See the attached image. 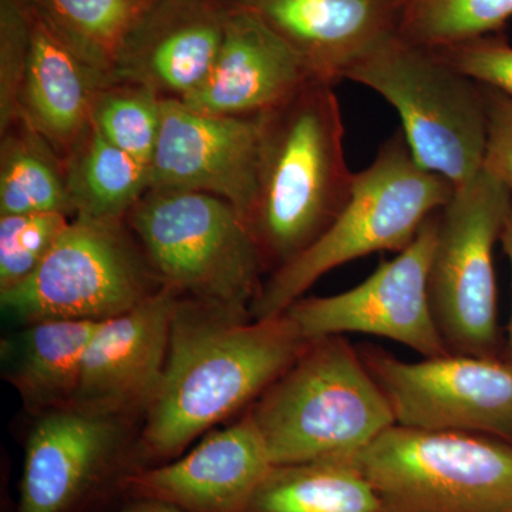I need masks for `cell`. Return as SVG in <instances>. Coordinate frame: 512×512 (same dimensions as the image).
<instances>
[{"instance_id": "6da1fadb", "label": "cell", "mask_w": 512, "mask_h": 512, "mask_svg": "<svg viewBox=\"0 0 512 512\" xmlns=\"http://www.w3.org/2000/svg\"><path fill=\"white\" fill-rule=\"evenodd\" d=\"M306 343L286 313L254 319L178 296L163 379L134 448L138 468L175 460L205 431L251 407Z\"/></svg>"}, {"instance_id": "7a4b0ae2", "label": "cell", "mask_w": 512, "mask_h": 512, "mask_svg": "<svg viewBox=\"0 0 512 512\" xmlns=\"http://www.w3.org/2000/svg\"><path fill=\"white\" fill-rule=\"evenodd\" d=\"M258 184L247 225L266 274L298 258L335 222L352 192L333 84L311 79L259 114Z\"/></svg>"}, {"instance_id": "3957f363", "label": "cell", "mask_w": 512, "mask_h": 512, "mask_svg": "<svg viewBox=\"0 0 512 512\" xmlns=\"http://www.w3.org/2000/svg\"><path fill=\"white\" fill-rule=\"evenodd\" d=\"M248 413L275 467L352 457L396 424L359 350L342 335L308 340Z\"/></svg>"}, {"instance_id": "277c9868", "label": "cell", "mask_w": 512, "mask_h": 512, "mask_svg": "<svg viewBox=\"0 0 512 512\" xmlns=\"http://www.w3.org/2000/svg\"><path fill=\"white\" fill-rule=\"evenodd\" d=\"M446 178L414 160L402 128L384 141L373 163L353 175L348 204L328 231L298 258L269 275L252 318L282 315L332 269L376 254L402 252L454 194Z\"/></svg>"}, {"instance_id": "5b68a950", "label": "cell", "mask_w": 512, "mask_h": 512, "mask_svg": "<svg viewBox=\"0 0 512 512\" xmlns=\"http://www.w3.org/2000/svg\"><path fill=\"white\" fill-rule=\"evenodd\" d=\"M126 222L161 285L252 315L266 269L231 202L207 192L148 190Z\"/></svg>"}, {"instance_id": "8992f818", "label": "cell", "mask_w": 512, "mask_h": 512, "mask_svg": "<svg viewBox=\"0 0 512 512\" xmlns=\"http://www.w3.org/2000/svg\"><path fill=\"white\" fill-rule=\"evenodd\" d=\"M345 80L380 94L402 119L414 160L463 187L483 171L487 110L483 84L448 64L437 50L399 33L357 62Z\"/></svg>"}, {"instance_id": "52a82bcc", "label": "cell", "mask_w": 512, "mask_h": 512, "mask_svg": "<svg viewBox=\"0 0 512 512\" xmlns=\"http://www.w3.org/2000/svg\"><path fill=\"white\" fill-rule=\"evenodd\" d=\"M383 512H512V443L394 426L349 457Z\"/></svg>"}, {"instance_id": "ba28073f", "label": "cell", "mask_w": 512, "mask_h": 512, "mask_svg": "<svg viewBox=\"0 0 512 512\" xmlns=\"http://www.w3.org/2000/svg\"><path fill=\"white\" fill-rule=\"evenodd\" d=\"M163 288L126 220L77 215L35 272L0 292L20 325L40 320H104Z\"/></svg>"}, {"instance_id": "9c48e42d", "label": "cell", "mask_w": 512, "mask_h": 512, "mask_svg": "<svg viewBox=\"0 0 512 512\" xmlns=\"http://www.w3.org/2000/svg\"><path fill=\"white\" fill-rule=\"evenodd\" d=\"M511 207L512 192L483 168L437 215L429 298L450 353L505 357L493 252Z\"/></svg>"}, {"instance_id": "30bf717a", "label": "cell", "mask_w": 512, "mask_h": 512, "mask_svg": "<svg viewBox=\"0 0 512 512\" xmlns=\"http://www.w3.org/2000/svg\"><path fill=\"white\" fill-rule=\"evenodd\" d=\"M360 356L392 407L397 426L466 431L512 443V360L448 355L406 362L365 346Z\"/></svg>"}, {"instance_id": "8fae6325", "label": "cell", "mask_w": 512, "mask_h": 512, "mask_svg": "<svg viewBox=\"0 0 512 512\" xmlns=\"http://www.w3.org/2000/svg\"><path fill=\"white\" fill-rule=\"evenodd\" d=\"M130 420L66 407L37 417L16 512H89L138 470Z\"/></svg>"}, {"instance_id": "7c38bea8", "label": "cell", "mask_w": 512, "mask_h": 512, "mask_svg": "<svg viewBox=\"0 0 512 512\" xmlns=\"http://www.w3.org/2000/svg\"><path fill=\"white\" fill-rule=\"evenodd\" d=\"M439 212L431 215L409 247L382 262L362 284L322 298H302L284 313L303 338L362 333L400 343L423 357L450 353L429 298V272Z\"/></svg>"}, {"instance_id": "4fadbf2b", "label": "cell", "mask_w": 512, "mask_h": 512, "mask_svg": "<svg viewBox=\"0 0 512 512\" xmlns=\"http://www.w3.org/2000/svg\"><path fill=\"white\" fill-rule=\"evenodd\" d=\"M259 137V116H211L164 99L150 190L217 195L247 222L258 184Z\"/></svg>"}, {"instance_id": "5bb4252c", "label": "cell", "mask_w": 512, "mask_h": 512, "mask_svg": "<svg viewBox=\"0 0 512 512\" xmlns=\"http://www.w3.org/2000/svg\"><path fill=\"white\" fill-rule=\"evenodd\" d=\"M178 296L163 286L131 311L100 322L84 355L74 409L130 421L144 417L167 365Z\"/></svg>"}, {"instance_id": "9a60e30c", "label": "cell", "mask_w": 512, "mask_h": 512, "mask_svg": "<svg viewBox=\"0 0 512 512\" xmlns=\"http://www.w3.org/2000/svg\"><path fill=\"white\" fill-rule=\"evenodd\" d=\"M274 468L264 437L247 412L238 423L207 434L185 456L126 474L120 493L187 512H247Z\"/></svg>"}, {"instance_id": "2e32d148", "label": "cell", "mask_w": 512, "mask_h": 512, "mask_svg": "<svg viewBox=\"0 0 512 512\" xmlns=\"http://www.w3.org/2000/svg\"><path fill=\"white\" fill-rule=\"evenodd\" d=\"M228 6L222 0H150L117 50L109 83L146 86L184 100L217 59Z\"/></svg>"}, {"instance_id": "e0dca14e", "label": "cell", "mask_w": 512, "mask_h": 512, "mask_svg": "<svg viewBox=\"0 0 512 512\" xmlns=\"http://www.w3.org/2000/svg\"><path fill=\"white\" fill-rule=\"evenodd\" d=\"M251 10L301 57L315 79L335 86L384 40L399 33L403 0H222Z\"/></svg>"}, {"instance_id": "ac0fdd59", "label": "cell", "mask_w": 512, "mask_h": 512, "mask_svg": "<svg viewBox=\"0 0 512 512\" xmlns=\"http://www.w3.org/2000/svg\"><path fill=\"white\" fill-rule=\"evenodd\" d=\"M311 79L301 57L264 19L228 6L217 59L201 86L181 103L211 116H259Z\"/></svg>"}, {"instance_id": "d6986e66", "label": "cell", "mask_w": 512, "mask_h": 512, "mask_svg": "<svg viewBox=\"0 0 512 512\" xmlns=\"http://www.w3.org/2000/svg\"><path fill=\"white\" fill-rule=\"evenodd\" d=\"M32 23L19 116L64 158L89 128L94 96L106 83L33 16Z\"/></svg>"}, {"instance_id": "ffe728a7", "label": "cell", "mask_w": 512, "mask_h": 512, "mask_svg": "<svg viewBox=\"0 0 512 512\" xmlns=\"http://www.w3.org/2000/svg\"><path fill=\"white\" fill-rule=\"evenodd\" d=\"M100 322L40 320L2 342L3 377L26 412L40 417L72 407L83 360Z\"/></svg>"}, {"instance_id": "44dd1931", "label": "cell", "mask_w": 512, "mask_h": 512, "mask_svg": "<svg viewBox=\"0 0 512 512\" xmlns=\"http://www.w3.org/2000/svg\"><path fill=\"white\" fill-rule=\"evenodd\" d=\"M63 164L74 217L126 220L150 190V167L110 143L92 123Z\"/></svg>"}, {"instance_id": "7402d4cb", "label": "cell", "mask_w": 512, "mask_h": 512, "mask_svg": "<svg viewBox=\"0 0 512 512\" xmlns=\"http://www.w3.org/2000/svg\"><path fill=\"white\" fill-rule=\"evenodd\" d=\"M247 512H383L373 485L349 457L279 466Z\"/></svg>"}, {"instance_id": "603a6c76", "label": "cell", "mask_w": 512, "mask_h": 512, "mask_svg": "<svg viewBox=\"0 0 512 512\" xmlns=\"http://www.w3.org/2000/svg\"><path fill=\"white\" fill-rule=\"evenodd\" d=\"M0 215L59 212L74 218L63 158L19 116L0 131Z\"/></svg>"}, {"instance_id": "cb8c5ba5", "label": "cell", "mask_w": 512, "mask_h": 512, "mask_svg": "<svg viewBox=\"0 0 512 512\" xmlns=\"http://www.w3.org/2000/svg\"><path fill=\"white\" fill-rule=\"evenodd\" d=\"M30 15L109 83L128 29L150 0H23Z\"/></svg>"}, {"instance_id": "d4e9b609", "label": "cell", "mask_w": 512, "mask_h": 512, "mask_svg": "<svg viewBox=\"0 0 512 512\" xmlns=\"http://www.w3.org/2000/svg\"><path fill=\"white\" fill-rule=\"evenodd\" d=\"M512 19V0H403L399 35L439 50L495 35Z\"/></svg>"}, {"instance_id": "484cf974", "label": "cell", "mask_w": 512, "mask_h": 512, "mask_svg": "<svg viewBox=\"0 0 512 512\" xmlns=\"http://www.w3.org/2000/svg\"><path fill=\"white\" fill-rule=\"evenodd\" d=\"M163 103V97L141 84L107 83L94 96L90 123L114 146L150 167Z\"/></svg>"}, {"instance_id": "4316f807", "label": "cell", "mask_w": 512, "mask_h": 512, "mask_svg": "<svg viewBox=\"0 0 512 512\" xmlns=\"http://www.w3.org/2000/svg\"><path fill=\"white\" fill-rule=\"evenodd\" d=\"M70 220L59 212L0 215V292L36 271Z\"/></svg>"}, {"instance_id": "83f0119b", "label": "cell", "mask_w": 512, "mask_h": 512, "mask_svg": "<svg viewBox=\"0 0 512 512\" xmlns=\"http://www.w3.org/2000/svg\"><path fill=\"white\" fill-rule=\"evenodd\" d=\"M32 30V16L23 0H0V131L19 117Z\"/></svg>"}, {"instance_id": "f1b7e54d", "label": "cell", "mask_w": 512, "mask_h": 512, "mask_svg": "<svg viewBox=\"0 0 512 512\" xmlns=\"http://www.w3.org/2000/svg\"><path fill=\"white\" fill-rule=\"evenodd\" d=\"M437 52L458 72L512 100V45L505 37L495 33Z\"/></svg>"}, {"instance_id": "f546056e", "label": "cell", "mask_w": 512, "mask_h": 512, "mask_svg": "<svg viewBox=\"0 0 512 512\" xmlns=\"http://www.w3.org/2000/svg\"><path fill=\"white\" fill-rule=\"evenodd\" d=\"M484 87L487 110V146L484 171L512 192V100Z\"/></svg>"}, {"instance_id": "4dcf8cb0", "label": "cell", "mask_w": 512, "mask_h": 512, "mask_svg": "<svg viewBox=\"0 0 512 512\" xmlns=\"http://www.w3.org/2000/svg\"><path fill=\"white\" fill-rule=\"evenodd\" d=\"M126 500L127 503L116 512H187L160 501L141 500V498H126Z\"/></svg>"}, {"instance_id": "1f68e13d", "label": "cell", "mask_w": 512, "mask_h": 512, "mask_svg": "<svg viewBox=\"0 0 512 512\" xmlns=\"http://www.w3.org/2000/svg\"><path fill=\"white\" fill-rule=\"evenodd\" d=\"M501 245H503L504 254L507 255L508 262L511 266L512 275V207L510 214H508L507 221H505L503 234L500 239ZM505 357L512 360V312L510 323H508L507 329V342H505Z\"/></svg>"}, {"instance_id": "d6a6232c", "label": "cell", "mask_w": 512, "mask_h": 512, "mask_svg": "<svg viewBox=\"0 0 512 512\" xmlns=\"http://www.w3.org/2000/svg\"><path fill=\"white\" fill-rule=\"evenodd\" d=\"M403 3V2H402Z\"/></svg>"}]
</instances>
